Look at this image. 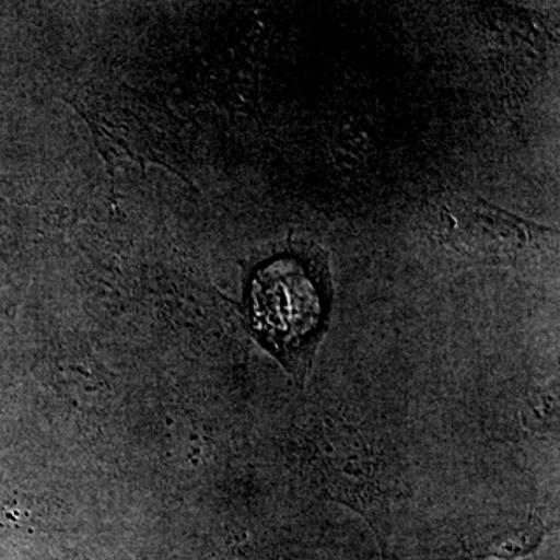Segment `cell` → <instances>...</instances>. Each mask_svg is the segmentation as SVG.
Wrapping results in <instances>:
<instances>
[{
  "instance_id": "6da1fadb",
  "label": "cell",
  "mask_w": 560,
  "mask_h": 560,
  "mask_svg": "<svg viewBox=\"0 0 560 560\" xmlns=\"http://www.w3.org/2000/svg\"><path fill=\"white\" fill-rule=\"evenodd\" d=\"M330 291L329 257L316 243L272 257L250 279L254 331L279 355L311 359L326 330Z\"/></svg>"
},
{
  "instance_id": "7a4b0ae2",
  "label": "cell",
  "mask_w": 560,
  "mask_h": 560,
  "mask_svg": "<svg viewBox=\"0 0 560 560\" xmlns=\"http://www.w3.org/2000/svg\"><path fill=\"white\" fill-rule=\"evenodd\" d=\"M434 230L442 241L470 253L511 254L536 238L526 223L482 201L469 202L455 197L434 208Z\"/></svg>"
},
{
  "instance_id": "3957f363",
  "label": "cell",
  "mask_w": 560,
  "mask_h": 560,
  "mask_svg": "<svg viewBox=\"0 0 560 560\" xmlns=\"http://www.w3.org/2000/svg\"><path fill=\"white\" fill-rule=\"evenodd\" d=\"M541 539H544V526L539 522L533 521L523 528L471 544L463 560L521 558V556L536 550Z\"/></svg>"
},
{
  "instance_id": "277c9868",
  "label": "cell",
  "mask_w": 560,
  "mask_h": 560,
  "mask_svg": "<svg viewBox=\"0 0 560 560\" xmlns=\"http://www.w3.org/2000/svg\"><path fill=\"white\" fill-rule=\"evenodd\" d=\"M360 467H363V464H361V463H359V460H357L355 469H360ZM348 469H353V467L348 466ZM345 474H348L349 477H352V475H357V477H359V474H357L355 470L342 471V474H337V477H341V475H345Z\"/></svg>"
}]
</instances>
